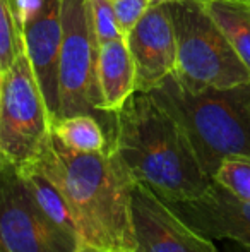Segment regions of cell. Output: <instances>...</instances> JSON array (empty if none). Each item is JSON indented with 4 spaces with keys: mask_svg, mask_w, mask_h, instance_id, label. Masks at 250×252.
<instances>
[{
    "mask_svg": "<svg viewBox=\"0 0 250 252\" xmlns=\"http://www.w3.org/2000/svg\"><path fill=\"white\" fill-rule=\"evenodd\" d=\"M21 175H23L24 182H26L28 189L31 190L33 197L40 204V208L57 223L58 226H62L63 230H67L69 233H72L74 237L81 240L79 230H77L76 218L72 215V209H70L67 197L60 189L58 182L36 161V159H31V161L24 163L19 166ZM83 244V242H81Z\"/></svg>",
    "mask_w": 250,
    "mask_h": 252,
    "instance_id": "obj_13",
    "label": "cell"
},
{
    "mask_svg": "<svg viewBox=\"0 0 250 252\" xmlns=\"http://www.w3.org/2000/svg\"><path fill=\"white\" fill-rule=\"evenodd\" d=\"M87 17L98 48L117 40H125L115 16L113 0H87Z\"/></svg>",
    "mask_w": 250,
    "mask_h": 252,
    "instance_id": "obj_16",
    "label": "cell"
},
{
    "mask_svg": "<svg viewBox=\"0 0 250 252\" xmlns=\"http://www.w3.org/2000/svg\"><path fill=\"white\" fill-rule=\"evenodd\" d=\"M167 204L206 239L231 240L250 249V201L240 199L214 180L195 199Z\"/></svg>",
    "mask_w": 250,
    "mask_h": 252,
    "instance_id": "obj_11",
    "label": "cell"
},
{
    "mask_svg": "<svg viewBox=\"0 0 250 252\" xmlns=\"http://www.w3.org/2000/svg\"><path fill=\"white\" fill-rule=\"evenodd\" d=\"M134 252H218L211 239L192 230L147 186L134 182L130 190Z\"/></svg>",
    "mask_w": 250,
    "mask_h": 252,
    "instance_id": "obj_9",
    "label": "cell"
},
{
    "mask_svg": "<svg viewBox=\"0 0 250 252\" xmlns=\"http://www.w3.org/2000/svg\"><path fill=\"white\" fill-rule=\"evenodd\" d=\"M33 159L63 190L76 218L81 242L108 252L136 251L130 223L134 179L113 150L74 151L52 132Z\"/></svg>",
    "mask_w": 250,
    "mask_h": 252,
    "instance_id": "obj_1",
    "label": "cell"
},
{
    "mask_svg": "<svg viewBox=\"0 0 250 252\" xmlns=\"http://www.w3.org/2000/svg\"><path fill=\"white\" fill-rule=\"evenodd\" d=\"M184 129L204 172L214 177L230 156H250V81L190 90L177 74L146 91Z\"/></svg>",
    "mask_w": 250,
    "mask_h": 252,
    "instance_id": "obj_3",
    "label": "cell"
},
{
    "mask_svg": "<svg viewBox=\"0 0 250 252\" xmlns=\"http://www.w3.org/2000/svg\"><path fill=\"white\" fill-rule=\"evenodd\" d=\"M9 2H10V5H12V10L16 9V3H17V0H9Z\"/></svg>",
    "mask_w": 250,
    "mask_h": 252,
    "instance_id": "obj_21",
    "label": "cell"
},
{
    "mask_svg": "<svg viewBox=\"0 0 250 252\" xmlns=\"http://www.w3.org/2000/svg\"><path fill=\"white\" fill-rule=\"evenodd\" d=\"M81 240L58 226L33 197L17 165L0 161V249L74 252Z\"/></svg>",
    "mask_w": 250,
    "mask_h": 252,
    "instance_id": "obj_7",
    "label": "cell"
},
{
    "mask_svg": "<svg viewBox=\"0 0 250 252\" xmlns=\"http://www.w3.org/2000/svg\"><path fill=\"white\" fill-rule=\"evenodd\" d=\"M14 16L19 23L24 50L43 91L54 122L58 115L62 0H17Z\"/></svg>",
    "mask_w": 250,
    "mask_h": 252,
    "instance_id": "obj_8",
    "label": "cell"
},
{
    "mask_svg": "<svg viewBox=\"0 0 250 252\" xmlns=\"http://www.w3.org/2000/svg\"><path fill=\"white\" fill-rule=\"evenodd\" d=\"M177 40V74L190 90L230 88L250 81V70L204 7L202 0L167 2Z\"/></svg>",
    "mask_w": 250,
    "mask_h": 252,
    "instance_id": "obj_4",
    "label": "cell"
},
{
    "mask_svg": "<svg viewBox=\"0 0 250 252\" xmlns=\"http://www.w3.org/2000/svg\"><path fill=\"white\" fill-rule=\"evenodd\" d=\"M125 41L136 65V91L153 90L177 70V40L167 3L151 2Z\"/></svg>",
    "mask_w": 250,
    "mask_h": 252,
    "instance_id": "obj_10",
    "label": "cell"
},
{
    "mask_svg": "<svg viewBox=\"0 0 250 252\" xmlns=\"http://www.w3.org/2000/svg\"><path fill=\"white\" fill-rule=\"evenodd\" d=\"M213 180L240 199L250 201V156L238 155L223 159Z\"/></svg>",
    "mask_w": 250,
    "mask_h": 252,
    "instance_id": "obj_17",
    "label": "cell"
},
{
    "mask_svg": "<svg viewBox=\"0 0 250 252\" xmlns=\"http://www.w3.org/2000/svg\"><path fill=\"white\" fill-rule=\"evenodd\" d=\"M0 252H5V251H2V249H0Z\"/></svg>",
    "mask_w": 250,
    "mask_h": 252,
    "instance_id": "obj_27",
    "label": "cell"
},
{
    "mask_svg": "<svg viewBox=\"0 0 250 252\" xmlns=\"http://www.w3.org/2000/svg\"><path fill=\"white\" fill-rule=\"evenodd\" d=\"M151 2H163V3H167V2H171V0H151Z\"/></svg>",
    "mask_w": 250,
    "mask_h": 252,
    "instance_id": "obj_22",
    "label": "cell"
},
{
    "mask_svg": "<svg viewBox=\"0 0 250 252\" xmlns=\"http://www.w3.org/2000/svg\"><path fill=\"white\" fill-rule=\"evenodd\" d=\"M52 134V117L26 52L0 74V156L21 166Z\"/></svg>",
    "mask_w": 250,
    "mask_h": 252,
    "instance_id": "obj_6",
    "label": "cell"
},
{
    "mask_svg": "<svg viewBox=\"0 0 250 252\" xmlns=\"http://www.w3.org/2000/svg\"><path fill=\"white\" fill-rule=\"evenodd\" d=\"M0 74H2V67H0Z\"/></svg>",
    "mask_w": 250,
    "mask_h": 252,
    "instance_id": "obj_24",
    "label": "cell"
},
{
    "mask_svg": "<svg viewBox=\"0 0 250 252\" xmlns=\"http://www.w3.org/2000/svg\"><path fill=\"white\" fill-rule=\"evenodd\" d=\"M240 247H242V246H240ZM238 252H250V249H247V247H242V249L238 251Z\"/></svg>",
    "mask_w": 250,
    "mask_h": 252,
    "instance_id": "obj_23",
    "label": "cell"
},
{
    "mask_svg": "<svg viewBox=\"0 0 250 252\" xmlns=\"http://www.w3.org/2000/svg\"><path fill=\"white\" fill-rule=\"evenodd\" d=\"M52 132L74 151L101 153L111 150L110 136L94 115H74L55 120L52 124Z\"/></svg>",
    "mask_w": 250,
    "mask_h": 252,
    "instance_id": "obj_15",
    "label": "cell"
},
{
    "mask_svg": "<svg viewBox=\"0 0 250 252\" xmlns=\"http://www.w3.org/2000/svg\"><path fill=\"white\" fill-rule=\"evenodd\" d=\"M96 59L98 45L89 26L87 0H62L58 115L55 120L74 115H94L105 126L110 139H113L115 115L101 110Z\"/></svg>",
    "mask_w": 250,
    "mask_h": 252,
    "instance_id": "obj_5",
    "label": "cell"
},
{
    "mask_svg": "<svg viewBox=\"0 0 250 252\" xmlns=\"http://www.w3.org/2000/svg\"><path fill=\"white\" fill-rule=\"evenodd\" d=\"M245 2H249V3H250V0H245Z\"/></svg>",
    "mask_w": 250,
    "mask_h": 252,
    "instance_id": "obj_26",
    "label": "cell"
},
{
    "mask_svg": "<svg viewBox=\"0 0 250 252\" xmlns=\"http://www.w3.org/2000/svg\"><path fill=\"white\" fill-rule=\"evenodd\" d=\"M202 3L250 70V3L245 0H202Z\"/></svg>",
    "mask_w": 250,
    "mask_h": 252,
    "instance_id": "obj_14",
    "label": "cell"
},
{
    "mask_svg": "<svg viewBox=\"0 0 250 252\" xmlns=\"http://www.w3.org/2000/svg\"><path fill=\"white\" fill-rule=\"evenodd\" d=\"M96 83L101 110L115 113L136 93V65L125 40H117L98 48Z\"/></svg>",
    "mask_w": 250,
    "mask_h": 252,
    "instance_id": "obj_12",
    "label": "cell"
},
{
    "mask_svg": "<svg viewBox=\"0 0 250 252\" xmlns=\"http://www.w3.org/2000/svg\"><path fill=\"white\" fill-rule=\"evenodd\" d=\"M111 150L134 179L165 202L199 197L213 184L178 122L146 91L115 113Z\"/></svg>",
    "mask_w": 250,
    "mask_h": 252,
    "instance_id": "obj_2",
    "label": "cell"
},
{
    "mask_svg": "<svg viewBox=\"0 0 250 252\" xmlns=\"http://www.w3.org/2000/svg\"><path fill=\"white\" fill-rule=\"evenodd\" d=\"M113 5L118 28L125 38L144 16L147 7L151 5V0H113Z\"/></svg>",
    "mask_w": 250,
    "mask_h": 252,
    "instance_id": "obj_19",
    "label": "cell"
},
{
    "mask_svg": "<svg viewBox=\"0 0 250 252\" xmlns=\"http://www.w3.org/2000/svg\"><path fill=\"white\" fill-rule=\"evenodd\" d=\"M2 159H3V158H2V156H0V161H2Z\"/></svg>",
    "mask_w": 250,
    "mask_h": 252,
    "instance_id": "obj_25",
    "label": "cell"
},
{
    "mask_svg": "<svg viewBox=\"0 0 250 252\" xmlns=\"http://www.w3.org/2000/svg\"><path fill=\"white\" fill-rule=\"evenodd\" d=\"M24 50L23 34L19 30L12 5L9 0H0V67L5 70L14 63L19 53Z\"/></svg>",
    "mask_w": 250,
    "mask_h": 252,
    "instance_id": "obj_18",
    "label": "cell"
},
{
    "mask_svg": "<svg viewBox=\"0 0 250 252\" xmlns=\"http://www.w3.org/2000/svg\"><path fill=\"white\" fill-rule=\"evenodd\" d=\"M74 252H108V251H103L100 247H94V246H89V244H81Z\"/></svg>",
    "mask_w": 250,
    "mask_h": 252,
    "instance_id": "obj_20",
    "label": "cell"
}]
</instances>
